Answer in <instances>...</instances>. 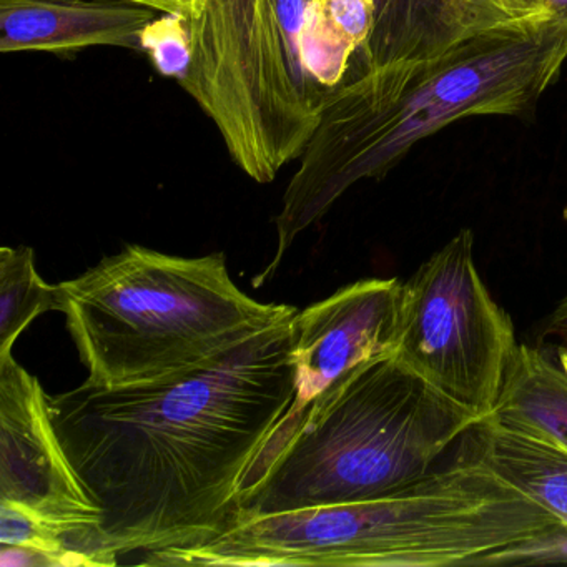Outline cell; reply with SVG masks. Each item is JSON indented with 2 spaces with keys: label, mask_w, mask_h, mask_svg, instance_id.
Returning <instances> with one entry per match:
<instances>
[{
  "label": "cell",
  "mask_w": 567,
  "mask_h": 567,
  "mask_svg": "<svg viewBox=\"0 0 567 567\" xmlns=\"http://www.w3.org/2000/svg\"><path fill=\"white\" fill-rule=\"evenodd\" d=\"M401 287L396 278H368L295 315V400L245 474L254 473L280 450L308 404L334 381L361 364L393 354Z\"/></svg>",
  "instance_id": "obj_7"
},
{
  "label": "cell",
  "mask_w": 567,
  "mask_h": 567,
  "mask_svg": "<svg viewBox=\"0 0 567 567\" xmlns=\"http://www.w3.org/2000/svg\"><path fill=\"white\" fill-rule=\"evenodd\" d=\"M477 420L394 354L361 364L315 398L280 450L241 477L231 524L391 496L436 471Z\"/></svg>",
  "instance_id": "obj_3"
},
{
  "label": "cell",
  "mask_w": 567,
  "mask_h": 567,
  "mask_svg": "<svg viewBox=\"0 0 567 567\" xmlns=\"http://www.w3.org/2000/svg\"><path fill=\"white\" fill-rule=\"evenodd\" d=\"M539 6L547 18L567 22V0H539Z\"/></svg>",
  "instance_id": "obj_19"
},
{
  "label": "cell",
  "mask_w": 567,
  "mask_h": 567,
  "mask_svg": "<svg viewBox=\"0 0 567 567\" xmlns=\"http://www.w3.org/2000/svg\"><path fill=\"white\" fill-rule=\"evenodd\" d=\"M182 87L217 125L235 164L258 184L300 158L318 122L291 74L275 0H200Z\"/></svg>",
  "instance_id": "obj_5"
},
{
  "label": "cell",
  "mask_w": 567,
  "mask_h": 567,
  "mask_svg": "<svg viewBox=\"0 0 567 567\" xmlns=\"http://www.w3.org/2000/svg\"><path fill=\"white\" fill-rule=\"evenodd\" d=\"M128 2H134V0H128ZM134 4H135V2H134Z\"/></svg>",
  "instance_id": "obj_21"
},
{
  "label": "cell",
  "mask_w": 567,
  "mask_h": 567,
  "mask_svg": "<svg viewBox=\"0 0 567 567\" xmlns=\"http://www.w3.org/2000/svg\"><path fill=\"white\" fill-rule=\"evenodd\" d=\"M373 29L361 54L363 72L441 54L501 25L536 18L519 0H368Z\"/></svg>",
  "instance_id": "obj_9"
},
{
  "label": "cell",
  "mask_w": 567,
  "mask_h": 567,
  "mask_svg": "<svg viewBox=\"0 0 567 567\" xmlns=\"http://www.w3.org/2000/svg\"><path fill=\"white\" fill-rule=\"evenodd\" d=\"M295 315L190 373L124 388L85 381L49 396L101 507L109 566L200 546L234 523L241 477L295 400Z\"/></svg>",
  "instance_id": "obj_1"
},
{
  "label": "cell",
  "mask_w": 567,
  "mask_h": 567,
  "mask_svg": "<svg viewBox=\"0 0 567 567\" xmlns=\"http://www.w3.org/2000/svg\"><path fill=\"white\" fill-rule=\"evenodd\" d=\"M317 2L318 0H275V9H277L278 24H280L281 35H284L285 49H287L288 62H290L295 82H297L301 94L315 107H320V101L311 92L310 85L305 79L300 59L301 39H303L308 19H310Z\"/></svg>",
  "instance_id": "obj_15"
},
{
  "label": "cell",
  "mask_w": 567,
  "mask_h": 567,
  "mask_svg": "<svg viewBox=\"0 0 567 567\" xmlns=\"http://www.w3.org/2000/svg\"><path fill=\"white\" fill-rule=\"evenodd\" d=\"M527 8L533 9L534 12H539V14H544L543 9H540L539 0H519ZM546 16V14H544Z\"/></svg>",
  "instance_id": "obj_20"
},
{
  "label": "cell",
  "mask_w": 567,
  "mask_h": 567,
  "mask_svg": "<svg viewBox=\"0 0 567 567\" xmlns=\"http://www.w3.org/2000/svg\"><path fill=\"white\" fill-rule=\"evenodd\" d=\"M517 341L476 264L473 231H457L401 287L393 354L477 416L493 413Z\"/></svg>",
  "instance_id": "obj_6"
},
{
  "label": "cell",
  "mask_w": 567,
  "mask_h": 567,
  "mask_svg": "<svg viewBox=\"0 0 567 567\" xmlns=\"http://www.w3.org/2000/svg\"><path fill=\"white\" fill-rule=\"evenodd\" d=\"M59 285L87 383L102 388L190 373L298 311L244 293L224 254L184 258L134 245Z\"/></svg>",
  "instance_id": "obj_4"
},
{
  "label": "cell",
  "mask_w": 567,
  "mask_h": 567,
  "mask_svg": "<svg viewBox=\"0 0 567 567\" xmlns=\"http://www.w3.org/2000/svg\"><path fill=\"white\" fill-rule=\"evenodd\" d=\"M64 310L61 285H49L29 247L0 248V358L12 354L22 331L48 311Z\"/></svg>",
  "instance_id": "obj_13"
},
{
  "label": "cell",
  "mask_w": 567,
  "mask_h": 567,
  "mask_svg": "<svg viewBox=\"0 0 567 567\" xmlns=\"http://www.w3.org/2000/svg\"><path fill=\"white\" fill-rule=\"evenodd\" d=\"M0 566L2 567H69L81 566L74 557L51 553L38 547L0 544Z\"/></svg>",
  "instance_id": "obj_16"
},
{
  "label": "cell",
  "mask_w": 567,
  "mask_h": 567,
  "mask_svg": "<svg viewBox=\"0 0 567 567\" xmlns=\"http://www.w3.org/2000/svg\"><path fill=\"white\" fill-rule=\"evenodd\" d=\"M493 414L567 447V368L537 348L517 344Z\"/></svg>",
  "instance_id": "obj_12"
},
{
  "label": "cell",
  "mask_w": 567,
  "mask_h": 567,
  "mask_svg": "<svg viewBox=\"0 0 567 567\" xmlns=\"http://www.w3.org/2000/svg\"><path fill=\"white\" fill-rule=\"evenodd\" d=\"M0 501L68 524L99 527L101 507L72 466L41 381L0 358Z\"/></svg>",
  "instance_id": "obj_8"
},
{
  "label": "cell",
  "mask_w": 567,
  "mask_h": 567,
  "mask_svg": "<svg viewBox=\"0 0 567 567\" xmlns=\"http://www.w3.org/2000/svg\"><path fill=\"white\" fill-rule=\"evenodd\" d=\"M141 51L147 52L162 75L184 84L192 69L188 19L178 14H157L142 32Z\"/></svg>",
  "instance_id": "obj_14"
},
{
  "label": "cell",
  "mask_w": 567,
  "mask_h": 567,
  "mask_svg": "<svg viewBox=\"0 0 567 567\" xmlns=\"http://www.w3.org/2000/svg\"><path fill=\"white\" fill-rule=\"evenodd\" d=\"M135 4L147 6L161 14L185 16L190 21L200 0H134Z\"/></svg>",
  "instance_id": "obj_18"
},
{
  "label": "cell",
  "mask_w": 567,
  "mask_h": 567,
  "mask_svg": "<svg viewBox=\"0 0 567 567\" xmlns=\"http://www.w3.org/2000/svg\"><path fill=\"white\" fill-rule=\"evenodd\" d=\"M566 61L567 22L536 16L328 92L275 220L277 254L255 285L271 280L298 235L358 182L384 177L413 145L454 122L534 111Z\"/></svg>",
  "instance_id": "obj_2"
},
{
  "label": "cell",
  "mask_w": 567,
  "mask_h": 567,
  "mask_svg": "<svg viewBox=\"0 0 567 567\" xmlns=\"http://www.w3.org/2000/svg\"><path fill=\"white\" fill-rule=\"evenodd\" d=\"M543 337L556 340V360L567 368V297L550 313Z\"/></svg>",
  "instance_id": "obj_17"
},
{
  "label": "cell",
  "mask_w": 567,
  "mask_h": 567,
  "mask_svg": "<svg viewBox=\"0 0 567 567\" xmlns=\"http://www.w3.org/2000/svg\"><path fill=\"white\" fill-rule=\"evenodd\" d=\"M157 14L128 0H0V52L141 51L142 32Z\"/></svg>",
  "instance_id": "obj_10"
},
{
  "label": "cell",
  "mask_w": 567,
  "mask_h": 567,
  "mask_svg": "<svg viewBox=\"0 0 567 567\" xmlns=\"http://www.w3.org/2000/svg\"><path fill=\"white\" fill-rule=\"evenodd\" d=\"M457 454L480 461L567 526V447L493 413L460 440Z\"/></svg>",
  "instance_id": "obj_11"
}]
</instances>
